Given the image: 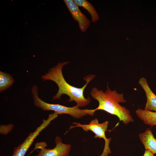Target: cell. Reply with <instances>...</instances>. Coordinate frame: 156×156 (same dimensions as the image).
<instances>
[{"label": "cell", "instance_id": "6da1fadb", "mask_svg": "<svg viewBox=\"0 0 156 156\" xmlns=\"http://www.w3.org/2000/svg\"><path fill=\"white\" fill-rule=\"evenodd\" d=\"M69 63L66 62L59 63L50 69L48 72L41 76L43 81L50 80L55 82L58 87L56 94L54 96L52 100L60 99L63 94H66L69 97V102L75 101L76 106L79 107H83L88 105L91 102L89 97L86 98L83 95L84 91L88 83L95 77L90 75L83 78L86 83L81 88H78L69 84L65 80L62 73L63 67Z\"/></svg>", "mask_w": 156, "mask_h": 156}, {"label": "cell", "instance_id": "7a4b0ae2", "mask_svg": "<svg viewBox=\"0 0 156 156\" xmlns=\"http://www.w3.org/2000/svg\"><path fill=\"white\" fill-rule=\"evenodd\" d=\"M90 94L99 102L98 106L94 109L95 112L101 110L116 116L120 121H122L125 125L134 122L129 110L120 104V103L126 102L124 94L118 93L115 90H111L108 83L107 89L105 92L102 90H99L96 87H94L90 92Z\"/></svg>", "mask_w": 156, "mask_h": 156}, {"label": "cell", "instance_id": "3957f363", "mask_svg": "<svg viewBox=\"0 0 156 156\" xmlns=\"http://www.w3.org/2000/svg\"><path fill=\"white\" fill-rule=\"evenodd\" d=\"M31 92L34 105L43 111H53L58 115L68 114L75 118H81L88 115L93 116L95 112L94 109H81L76 105L69 107L59 104L46 103L39 97L38 88L35 85L32 87Z\"/></svg>", "mask_w": 156, "mask_h": 156}, {"label": "cell", "instance_id": "277c9868", "mask_svg": "<svg viewBox=\"0 0 156 156\" xmlns=\"http://www.w3.org/2000/svg\"><path fill=\"white\" fill-rule=\"evenodd\" d=\"M109 122L106 121L102 123L99 122L97 118H95L91 121L88 124H82L79 122H74L73 123L75 126H70L69 130L76 127H80L86 132L90 131L93 132L95 135L94 138H103L105 142V146L102 153L100 156H108L111 153L109 147V144L111 140L110 138H106L105 132L107 130Z\"/></svg>", "mask_w": 156, "mask_h": 156}, {"label": "cell", "instance_id": "5b68a950", "mask_svg": "<svg viewBox=\"0 0 156 156\" xmlns=\"http://www.w3.org/2000/svg\"><path fill=\"white\" fill-rule=\"evenodd\" d=\"M58 114L54 112L50 114L47 119L43 120L42 124L32 132L30 133L23 142L15 147L11 156H25L34 140L40 133L55 119Z\"/></svg>", "mask_w": 156, "mask_h": 156}, {"label": "cell", "instance_id": "8992f818", "mask_svg": "<svg viewBox=\"0 0 156 156\" xmlns=\"http://www.w3.org/2000/svg\"><path fill=\"white\" fill-rule=\"evenodd\" d=\"M55 141L56 146L52 149L46 148L47 145L45 142L36 143L34 150L39 149L40 150L36 156H68L71 145L63 143L61 138L58 136H56Z\"/></svg>", "mask_w": 156, "mask_h": 156}, {"label": "cell", "instance_id": "52a82bcc", "mask_svg": "<svg viewBox=\"0 0 156 156\" xmlns=\"http://www.w3.org/2000/svg\"><path fill=\"white\" fill-rule=\"evenodd\" d=\"M64 1L73 18L77 21L80 29L82 32H85L90 26V20L81 12L74 0H64Z\"/></svg>", "mask_w": 156, "mask_h": 156}, {"label": "cell", "instance_id": "ba28073f", "mask_svg": "<svg viewBox=\"0 0 156 156\" xmlns=\"http://www.w3.org/2000/svg\"><path fill=\"white\" fill-rule=\"evenodd\" d=\"M138 83L144 90L146 98L144 109L156 112V95L151 90L145 78L141 77L138 81Z\"/></svg>", "mask_w": 156, "mask_h": 156}, {"label": "cell", "instance_id": "9c48e42d", "mask_svg": "<svg viewBox=\"0 0 156 156\" xmlns=\"http://www.w3.org/2000/svg\"><path fill=\"white\" fill-rule=\"evenodd\" d=\"M140 141L144 145L145 150H147L154 154H156V139L151 130L149 128L139 135Z\"/></svg>", "mask_w": 156, "mask_h": 156}, {"label": "cell", "instance_id": "30bf717a", "mask_svg": "<svg viewBox=\"0 0 156 156\" xmlns=\"http://www.w3.org/2000/svg\"><path fill=\"white\" fill-rule=\"evenodd\" d=\"M136 116L146 125L151 127L156 125V112L146 110L139 108L135 111Z\"/></svg>", "mask_w": 156, "mask_h": 156}, {"label": "cell", "instance_id": "8fae6325", "mask_svg": "<svg viewBox=\"0 0 156 156\" xmlns=\"http://www.w3.org/2000/svg\"><path fill=\"white\" fill-rule=\"evenodd\" d=\"M78 6L86 9L90 15L92 22H96L99 19V15L94 7L91 3L86 0H73Z\"/></svg>", "mask_w": 156, "mask_h": 156}, {"label": "cell", "instance_id": "7c38bea8", "mask_svg": "<svg viewBox=\"0 0 156 156\" xmlns=\"http://www.w3.org/2000/svg\"><path fill=\"white\" fill-rule=\"evenodd\" d=\"M14 82V79L10 74L0 71L1 93L11 87L13 85Z\"/></svg>", "mask_w": 156, "mask_h": 156}, {"label": "cell", "instance_id": "4fadbf2b", "mask_svg": "<svg viewBox=\"0 0 156 156\" xmlns=\"http://www.w3.org/2000/svg\"><path fill=\"white\" fill-rule=\"evenodd\" d=\"M143 156H155L154 154L147 150H145L144 154Z\"/></svg>", "mask_w": 156, "mask_h": 156}]
</instances>
